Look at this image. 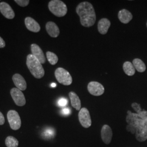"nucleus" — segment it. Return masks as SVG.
<instances>
[{
    "label": "nucleus",
    "instance_id": "19",
    "mask_svg": "<svg viewBox=\"0 0 147 147\" xmlns=\"http://www.w3.org/2000/svg\"><path fill=\"white\" fill-rule=\"evenodd\" d=\"M132 64L137 71L140 73L144 72L146 70V66L141 59L135 58L132 61Z\"/></svg>",
    "mask_w": 147,
    "mask_h": 147
},
{
    "label": "nucleus",
    "instance_id": "22",
    "mask_svg": "<svg viewBox=\"0 0 147 147\" xmlns=\"http://www.w3.org/2000/svg\"><path fill=\"white\" fill-rule=\"evenodd\" d=\"M5 144L7 147H18L19 142L15 137L8 136L5 139Z\"/></svg>",
    "mask_w": 147,
    "mask_h": 147
},
{
    "label": "nucleus",
    "instance_id": "28",
    "mask_svg": "<svg viewBox=\"0 0 147 147\" xmlns=\"http://www.w3.org/2000/svg\"><path fill=\"white\" fill-rule=\"evenodd\" d=\"M5 122V119L3 115L0 112V125H2L4 124Z\"/></svg>",
    "mask_w": 147,
    "mask_h": 147
},
{
    "label": "nucleus",
    "instance_id": "15",
    "mask_svg": "<svg viewBox=\"0 0 147 147\" xmlns=\"http://www.w3.org/2000/svg\"><path fill=\"white\" fill-rule=\"evenodd\" d=\"M46 30L50 36L57 38L59 35L60 31L57 25L53 21H49L46 24Z\"/></svg>",
    "mask_w": 147,
    "mask_h": 147
},
{
    "label": "nucleus",
    "instance_id": "20",
    "mask_svg": "<svg viewBox=\"0 0 147 147\" xmlns=\"http://www.w3.org/2000/svg\"><path fill=\"white\" fill-rule=\"evenodd\" d=\"M123 69L124 73L127 76H131L135 74V68H134L132 63L130 62L126 61L124 62L123 65Z\"/></svg>",
    "mask_w": 147,
    "mask_h": 147
},
{
    "label": "nucleus",
    "instance_id": "9",
    "mask_svg": "<svg viewBox=\"0 0 147 147\" xmlns=\"http://www.w3.org/2000/svg\"><path fill=\"white\" fill-rule=\"evenodd\" d=\"M11 95L16 105L23 106L26 104V99L23 93L17 88H13L11 90Z\"/></svg>",
    "mask_w": 147,
    "mask_h": 147
},
{
    "label": "nucleus",
    "instance_id": "25",
    "mask_svg": "<svg viewBox=\"0 0 147 147\" xmlns=\"http://www.w3.org/2000/svg\"><path fill=\"white\" fill-rule=\"evenodd\" d=\"M132 107L133 109L136 112V113H140L141 112H142V109L141 108L140 105L137 104L136 102H134L131 104Z\"/></svg>",
    "mask_w": 147,
    "mask_h": 147
},
{
    "label": "nucleus",
    "instance_id": "8",
    "mask_svg": "<svg viewBox=\"0 0 147 147\" xmlns=\"http://www.w3.org/2000/svg\"><path fill=\"white\" fill-rule=\"evenodd\" d=\"M87 89L90 94L96 96L103 94L105 92L104 87L96 81L90 82L87 86Z\"/></svg>",
    "mask_w": 147,
    "mask_h": 147
},
{
    "label": "nucleus",
    "instance_id": "3",
    "mask_svg": "<svg viewBox=\"0 0 147 147\" xmlns=\"http://www.w3.org/2000/svg\"><path fill=\"white\" fill-rule=\"evenodd\" d=\"M26 65L32 75L36 79H41L45 75L42 64L32 54L27 55Z\"/></svg>",
    "mask_w": 147,
    "mask_h": 147
},
{
    "label": "nucleus",
    "instance_id": "16",
    "mask_svg": "<svg viewBox=\"0 0 147 147\" xmlns=\"http://www.w3.org/2000/svg\"><path fill=\"white\" fill-rule=\"evenodd\" d=\"M110 26V21L108 19L102 18L98 23V31L101 34H106Z\"/></svg>",
    "mask_w": 147,
    "mask_h": 147
},
{
    "label": "nucleus",
    "instance_id": "17",
    "mask_svg": "<svg viewBox=\"0 0 147 147\" xmlns=\"http://www.w3.org/2000/svg\"><path fill=\"white\" fill-rule=\"evenodd\" d=\"M118 18L121 23L127 24L132 19L133 16L129 11L123 9L118 12Z\"/></svg>",
    "mask_w": 147,
    "mask_h": 147
},
{
    "label": "nucleus",
    "instance_id": "24",
    "mask_svg": "<svg viewBox=\"0 0 147 147\" xmlns=\"http://www.w3.org/2000/svg\"><path fill=\"white\" fill-rule=\"evenodd\" d=\"M16 3L20 6L24 7H26L27 5H28L30 3L29 0H15L14 1Z\"/></svg>",
    "mask_w": 147,
    "mask_h": 147
},
{
    "label": "nucleus",
    "instance_id": "5",
    "mask_svg": "<svg viewBox=\"0 0 147 147\" xmlns=\"http://www.w3.org/2000/svg\"><path fill=\"white\" fill-rule=\"evenodd\" d=\"M56 80L61 84L64 86H69L73 82V79L68 71L63 68H58L55 71Z\"/></svg>",
    "mask_w": 147,
    "mask_h": 147
},
{
    "label": "nucleus",
    "instance_id": "7",
    "mask_svg": "<svg viewBox=\"0 0 147 147\" xmlns=\"http://www.w3.org/2000/svg\"><path fill=\"white\" fill-rule=\"evenodd\" d=\"M79 120L81 125L84 128H88L91 126V117L87 109L83 107L79 111Z\"/></svg>",
    "mask_w": 147,
    "mask_h": 147
},
{
    "label": "nucleus",
    "instance_id": "10",
    "mask_svg": "<svg viewBox=\"0 0 147 147\" xmlns=\"http://www.w3.org/2000/svg\"><path fill=\"white\" fill-rule=\"evenodd\" d=\"M113 136V132L110 126L107 124L104 125L101 130V137L103 142L106 144H109Z\"/></svg>",
    "mask_w": 147,
    "mask_h": 147
},
{
    "label": "nucleus",
    "instance_id": "1",
    "mask_svg": "<svg viewBox=\"0 0 147 147\" xmlns=\"http://www.w3.org/2000/svg\"><path fill=\"white\" fill-rule=\"evenodd\" d=\"M76 11L80 17L82 26L86 27L93 26L96 21V14L93 5L88 2L79 3Z\"/></svg>",
    "mask_w": 147,
    "mask_h": 147
},
{
    "label": "nucleus",
    "instance_id": "32",
    "mask_svg": "<svg viewBox=\"0 0 147 147\" xmlns=\"http://www.w3.org/2000/svg\"></svg>",
    "mask_w": 147,
    "mask_h": 147
},
{
    "label": "nucleus",
    "instance_id": "11",
    "mask_svg": "<svg viewBox=\"0 0 147 147\" xmlns=\"http://www.w3.org/2000/svg\"><path fill=\"white\" fill-rule=\"evenodd\" d=\"M0 11L8 19H13L15 17V13L11 7L5 2H0Z\"/></svg>",
    "mask_w": 147,
    "mask_h": 147
},
{
    "label": "nucleus",
    "instance_id": "6",
    "mask_svg": "<svg viewBox=\"0 0 147 147\" xmlns=\"http://www.w3.org/2000/svg\"><path fill=\"white\" fill-rule=\"evenodd\" d=\"M7 119L11 129L18 130L20 129L21 125V119L16 111H9L7 113Z\"/></svg>",
    "mask_w": 147,
    "mask_h": 147
},
{
    "label": "nucleus",
    "instance_id": "21",
    "mask_svg": "<svg viewBox=\"0 0 147 147\" xmlns=\"http://www.w3.org/2000/svg\"><path fill=\"white\" fill-rule=\"evenodd\" d=\"M135 136L139 142H144L147 140V131L141 128H136Z\"/></svg>",
    "mask_w": 147,
    "mask_h": 147
},
{
    "label": "nucleus",
    "instance_id": "12",
    "mask_svg": "<svg viewBox=\"0 0 147 147\" xmlns=\"http://www.w3.org/2000/svg\"><path fill=\"white\" fill-rule=\"evenodd\" d=\"M32 55L42 63L44 64L46 62V58L42 49L36 44H32L31 46Z\"/></svg>",
    "mask_w": 147,
    "mask_h": 147
},
{
    "label": "nucleus",
    "instance_id": "14",
    "mask_svg": "<svg viewBox=\"0 0 147 147\" xmlns=\"http://www.w3.org/2000/svg\"><path fill=\"white\" fill-rule=\"evenodd\" d=\"M25 24L27 28L30 31L37 33L40 30L39 24L31 17H26L25 19Z\"/></svg>",
    "mask_w": 147,
    "mask_h": 147
},
{
    "label": "nucleus",
    "instance_id": "26",
    "mask_svg": "<svg viewBox=\"0 0 147 147\" xmlns=\"http://www.w3.org/2000/svg\"><path fill=\"white\" fill-rule=\"evenodd\" d=\"M126 130L128 131L131 132L132 134H135V132H136L135 127L132 126V125H128L127 126H126Z\"/></svg>",
    "mask_w": 147,
    "mask_h": 147
},
{
    "label": "nucleus",
    "instance_id": "18",
    "mask_svg": "<svg viewBox=\"0 0 147 147\" xmlns=\"http://www.w3.org/2000/svg\"><path fill=\"white\" fill-rule=\"evenodd\" d=\"M69 96L70 99L72 107L77 111H80L81 107V102L78 95L74 92H70L69 93Z\"/></svg>",
    "mask_w": 147,
    "mask_h": 147
},
{
    "label": "nucleus",
    "instance_id": "2",
    "mask_svg": "<svg viewBox=\"0 0 147 147\" xmlns=\"http://www.w3.org/2000/svg\"><path fill=\"white\" fill-rule=\"evenodd\" d=\"M126 122L136 128H141L147 131V111H142L140 113H132L130 111H127Z\"/></svg>",
    "mask_w": 147,
    "mask_h": 147
},
{
    "label": "nucleus",
    "instance_id": "29",
    "mask_svg": "<svg viewBox=\"0 0 147 147\" xmlns=\"http://www.w3.org/2000/svg\"><path fill=\"white\" fill-rule=\"evenodd\" d=\"M5 43L4 40L0 37V48H3L5 47Z\"/></svg>",
    "mask_w": 147,
    "mask_h": 147
},
{
    "label": "nucleus",
    "instance_id": "4",
    "mask_svg": "<svg viewBox=\"0 0 147 147\" xmlns=\"http://www.w3.org/2000/svg\"><path fill=\"white\" fill-rule=\"evenodd\" d=\"M48 8L53 15L57 17L64 16L68 11L66 5L60 0L50 1L48 4Z\"/></svg>",
    "mask_w": 147,
    "mask_h": 147
},
{
    "label": "nucleus",
    "instance_id": "13",
    "mask_svg": "<svg viewBox=\"0 0 147 147\" xmlns=\"http://www.w3.org/2000/svg\"><path fill=\"white\" fill-rule=\"evenodd\" d=\"M12 80L18 89L21 91L25 90L27 88V84L26 80L19 74H15L13 77Z\"/></svg>",
    "mask_w": 147,
    "mask_h": 147
},
{
    "label": "nucleus",
    "instance_id": "27",
    "mask_svg": "<svg viewBox=\"0 0 147 147\" xmlns=\"http://www.w3.org/2000/svg\"><path fill=\"white\" fill-rule=\"evenodd\" d=\"M58 105L60 106H65L67 104V100L65 99H61L58 101Z\"/></svg>",
    "mask_w": 147,
    "mask_h": 147
},
{
    "label": "nucleus",
    "instance_id": "30",
    "mask_svg": "<svg viewBox=\"0 0 147 147\" xmlns=\"http://www.w3.org/2000/svg\"><path fill=\"white\" fill-rule=\"evenodd\" d=\"M62 112L64 115H68L70 113V110L69 109H67V108H65L62 110Z\"/></svg>",
    "mask_w": 147,
    "mask_h": 147
},
{
    "label": "nucleus",
    "instance_id": "23",
    "mask_svg": "<svg viewBox=\"0 0 147 147\" xmlns=\"http://www.w3.org/2000/svg\"><path fill=\"white\" fill-rule=\"evenodd\" d=\"M46 55L47 61L51 65H55L56 63H57L58 61V57L55 53L51 51H47Z\"/></svg>",
    "mask_w": 147,
    "mask_h": 147
},
{
    "label": "nucleus",
    "instance_id": "31",
    "mask_svg": "<svg viewBox=\"0 0 147 147\" xmlns=\"http://www.w3.org/2000/svg\"><path fill=\"white\" fill-rule=\"evenodd\" d=\"M56 85H57V84H55V83H53V84H51V86H52L53 87H55L56 86Z\"/></svg>",
    "mask_w": 147,
    "mask_h": 147
}]
</instances>
